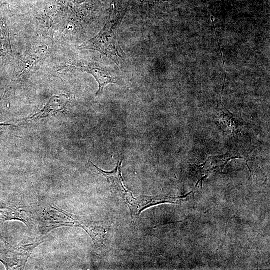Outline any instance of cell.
Instances as JSON below:
<instances>
[{
    "label": "cell",
    "mask_w": 270,
    "mask_h": 270,
    "mask_svg": "<svg viewBox=\"0 0 270 270\" xmlns=\"http://www.w3.org/2000/svg\"><path fill=\"white\" fill-rule=\"evenodd\" d=\"M122 162V160L120 162L118 160L116 168L112 172L103 170L95 166L92 162H91V163L96 168L98 172L104 176L108 181L112 184L121 198L128 204L130 212H132L134 206L136 198L134 197L132 192L126 189L124 185L120 170Z\"/></svg>",
    "instance_id": "3"
},
{
    "label": "cell",
    "mask_w": 270,
    "mask_h": 270,
    "mask_svg": "<svg viewBox=\"0 0 270 270\" xmlns=\"http://www.w3.org/2000/svg\"><path fill=\"white\" fill-rule=\"evenodd\" d=\"M46 238H40L30 244L19 245L6 250H0V261L6 269L13 267L24 268L28 258L34 249L45 241Z\"/></svg>",
    "instance_id": "2"
},
{
    "label": "cell",
    "mask_w": 270,
    "mask_h": 270,
    "mask_svg": "<svg viewBox=\"0 0 270 270\" xmlns=\"http://www.w3.org/2000/svg\"><path fill=\"white\" fill-rule=\"evenodd\" d=\"M80 69L92 75L98 83L99 89L96 94V95H100L102 92L104 88L109 84L116 82V79L108 72L99 68L86 66H82Z\"/></svg>",
    "instance_id": "6"
},
{
    "label": "cell",
    "mask_w": 270,
    "mask_h": 270,
    "mask_svg": "<svg viewBox=\"0 0 270 270\" xmlns=\"http://www.w3.org/2000/svg\"><path fill=\"white\" fill-rule=\"evenodd\" d=\"M71 226H78L84 229L92 238L96 246H104V236L106 232L104 228L90 221L83 220L76 216H72Z\"/></svg>",
    "instance_id": "5"
},
{
    "label": "cell",
    "mask_w": 270,
    "mask_h": 270,
    "mask_svg": "<svg viewBox=\"0 0 270 270\" xmlns=\"http://www.w3.org/2000/svg\"><path fill=\"white\" fill-rule=\"evenodd\" d=\"M19 220L25 222L24 220L22 218L20 212L15 208L8 207L4 205L0 206V233L4 230V224L5 222L10 220Z\"/></svg>",
    "instance_id": "8"
},
{
    "label": "cell",
    "mask_w": 270,
    "mask_h": 270,
    "mask_svg": "<svg viewBox=\"0 0 270 270\" xmlns=\"http://www.w3.org/2000/svg\"><path fill=\"white\" fill-rule=\"evenodd\" d=\"M123 10H118L116 2L102 30L84 45L83 48L98 50L119 64L125 54L120 46L117 34L123 18Z\"/></svg>",
    "instance_id": "1"
},
{
    "label": "cell",
    "mask_w": 270,
    "mask_h": 270,
    "mask_svg": "<svg viewBox=\"0 0 270 270\" xmlns=\"http://www.w3.org/2000/svg\"><path fill=\"white\" fill-rule=\"evenodd\" d=\"M186 196L180 197H170L164 196H141L136 198L132 214L140 215L144 210L153 206L164 203L180 204Z\"/></svg>",
    "instance_id": "4"
},
{
    "label": "cell",
    "mask_w": 270,
    "mask_h": 270,
    "mask_svg": "<svg viewBox=\"0 0 270 270\" xmlns=\"http://www.w3.org/2000/svg\"><path fill=\"white\" fill-rule=\"evenodd\" d=\"M226 111H222V114L216 118V122L224 130L230 131L234 136L240 130V124L235 116Z\"/></svg>",
    "instance_id": "7"
}]
</instances>
